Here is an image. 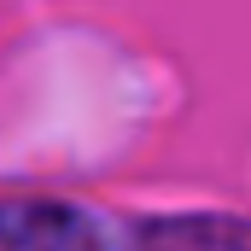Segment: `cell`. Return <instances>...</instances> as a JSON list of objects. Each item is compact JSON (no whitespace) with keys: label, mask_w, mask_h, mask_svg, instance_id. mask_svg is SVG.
Returning a JSON list of instances; mask_svg holds the SVG:
<instances>
[{"label":"cell","mask_w":251,"mask_h":251,"mask_svg":"<svg viewBox=\"0 0 251 251\" xmlns=\"http://www.w3.org/2000/svg\"><path fill=\"white\" fill-rule=\"evenodd\" d=\"M94 228L70 210H47V204H6L0 210V246H53V240H88Z\"/></svg>","instance_id":"1"}]
</instances>
